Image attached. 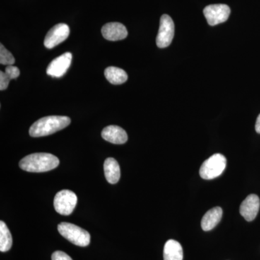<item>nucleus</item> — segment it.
Returning <instances> with one entry per match:
<instances>
[{
	"mask_svg": "<svg viewBox=\"0 0 260 260\" xmlns=\"http://www.w3.org/2000/svg\"><path fill=\"white\" fill-rule=\"evenodd\" d=\"M59 160L50 153H32L24 157L20 161V169L26 172L42 173L49 172L59 166Z\"/></svg>",
	"mask_w": 260,
	"mask_h": 260,
	"instance_id": "1",
	"label": "nucleus"
},
{
	"mask_svg": "<svg viewBox=\"0 0 260 260\" xmlns=\"http://www.w3.org/2000/svg\"><path fill=\"white\" fill-rule=\"evenodd\" d=\"M71 122V119L64 116H49L36 121L29 130L32 138H40L54 134L59 130L64 129Z\"/></svg>",
	"mask_w": 260,
	"mask_h": 260,
	"instance_id": "2",
	"label": "nucleus"
},
{
	"mask_svg": "<svg viewBox=\"0 0 260 260\" xmlns=\"http://www.w3.org/2000/svg\"><path fill=\"white\" fill-rule=\"evenodd\" d=\"M57 229L63 237L75 245L84 247L90 244V234L75 224L63 222L58 225Z\"/></svg>",
	"mask_w": 260,
	"mask_h": 260,
	"instance_id": "3",
	"label": "nucleus"
},
{
	"mask_svg": "<svg viewBox=\"0 0 260 260\" xmlns=\"http://www.w3.org/2000/svg\"><path fill=\"white\" fill-rule=\"evenodd\" d=\"M226 164V158L223 155L214 154L202 164L200 169V177L207 180L215 179L223 174Z\"/></svg>",
	"mask_w": 260,
	"mask_h": 260,
	"instance_id": "4",
	"label": "nucleus"
},
{
	"mask_svg": "<svg viewBox=\"0 0 260 260\" xmlns=\"http://www.w3.org/2000/svg\"><path fill=\"white\" fill-rule=\"evenodd\" d=\"M78 203V197L73 191L64 189L56 193L54 200V206L58 213L69 215L73 213Z\"/></svg>",
	"mask_w": 260,
	"mask_h": 260,
	"instance_id": "5",
	"label": "nucleus"
},
{
	"mask_svg": "<svg viewBox=\"0 0 260 260\" xmlns=\"http://www.w3.org/2000/svg\"><path fill=\"white\" fill-rule=\"evenodd\" d=\"M174 21L169 15H162L160 20L156 44L159 48H166L172 44L175 30Z\"/></svg>",
	"mask_w": 260,
	"mask_h": 260,
	"instance_id": "6",
	"label": "nucleus"
},
{
	"mask_svg": "<svg viewBox=\"0 0 260 260\" xmlns=\"http://www.w3.org/2000/svg\"><path fill=\"white\" fill-rule=\"evenodd\" d=\"M205 18L211 26L226 21L231 14V9L224 4L210 5L203 10Z\"/></svg>",
	"mask_w": 260,
	"mask_h": 260,
	"instance_id": "7",
	"label": "nucleus"
},
{
	"mask_svg": "<svg viewBox=\"0 0 260 260\" xmlns=\"http://www.w3.org/2000/svg\"><path fill=\"white\" fill-rule=\"evenodd\" d=\"M69 35L70 28L67 24H57L47 32L44 39V46L47 49H53L61 42H64Z\"/></svg>",
	"mask_w": 260,
	"mask_h": 260,
	"instance_id": "8",
	"label": "nucleus"
},
{
	"mask_svg": "<svg viewBox=\"0 0 260 260\" xmlns=\"http://www.w3.org/2000/svg\"><path fill=\"white\" fill-rule=\"evenodd\" d=\"M73 55L71 53L66 52L58 56L51 61L48 66L47 73L52 78H61L67 73L71 65Z\"/></svg>",
	"mask_w": 260,
	"mask_h": 260,
	"instance_id": "9",
	"label": "nucleus"
},
{
	"mask_svg": "<svg viewBox=\"0 0 260 260\" xmlns=\"http://www.w3.org/2000/svg\"><path fill=\"white\" fill-rule=\"evenodd\" d=\"M260 200L256 194H249L240 205L241 215L247 221L250 222L255 219L259 210Z\"/></svg>",
	"mask_w": 260,
	"mask_h": 260,
	"instance_id": "10",
	"label": "nucleus"
},
{
	"mask_svg": "<svg viewBox=\"0 0 260 260\" xmlns=\"http://www.w3.org/2000/svg\"><path fill=\"white\" fill-rule=\"evenodd\" d=\"M102 32L104 39L112 42L123 40L128 35L126 27L117 22L105 24L102 28Z\"/></svg>",
	"mask_w": 260,
	"mask_h": 260,
	"instance_id": "11",
	"label": "nucleus"
},
{
	"mask_svg": "<svg viewBox=\"0 0 260 260\" xmlns=\"http://www.w3.org/2000/svg\"><path fill=\"white\" fill-rule=\"evenodd\" d=\"M102 138L113 144L121 145L127 141L128 136L125 130L119 126L110 125L103 129Z\"/></svg>",
	"mask_w": 260,
	"mask_h": 260,
	"instance_id": "12",
	"label": "nucleus"
},
{
	"mask_svg": "<svg viewBox=\"0 0 260 260\" xmlns=\"http://www.w3.org/2000/svg\"><path fill=\"white\" fill-rule=\"evenodd\" d=\"M223 216V210L220 207H215L205 214L201 221V226L205 232H209L219 223Z\"/></svg>",
	"mask_w": 260,
	"mask_h": 260,
	"instance_id": "13",
	"label": "nucleus"
},
{
	"mask_svg": "<svg viewBox=\"0 0 260 260\" xmlns=\"http://www.w3.org/2000/svg\"><path fill=\"white\" fill-rule=\"evenodd\" d=\"M104 174L108 182L114 184L120 179V167L115 159L108 158L104 164Z\"/></svg>",
	"mask_w": 260,
	"mask_h": 260,
	"instance_id": "14",
	"label": "nucleus"
},
{
	"mask_svg": "<svg viewBox=\"0 0 260 260\" xmlns=\"http://www.w3.org/2000/svg\"><path fill=\"white\" fill-rule=\"evenodd\" d=\"M182 246L180 243L174 239H170L166 242L164 249V260H183Z\"/></svg>",
	"mask_w": 260,
	"mask_h": 260,
	"instance_id": "15",
	"label": "nucleus"
},
{
	"mask_svg": "<svg viewBox=\"0 0 260 260\" xmlns=\"http://www.w3.org/2000/svg\"><path fill=\"white\" fill-rule=\"evenodd\" d=\"M106 78L113 85H121L127 80V74L124 70L116 67H109L104 72Z\"/></svg>",
	"mask_w": 260,
	"mask_h": 260,
	"instance_id": "16",
	"label": "nucleus"
},
{
	"mask_svg": "<svg viewBox=\"0 0 260 260\" xmlns=\"http://www.w3.org/2000/svg\"><path fill=\"white\" fill-rule=\"evenodd\" d=\"M13 245V238L6 224L0 221V251L2 252L9 251Z\"/></svg>",
	"mask_w": 260,
	"mask_h": 260,
	"instance_id": "17",
	"label": "nucleus"
},
{
	"mask_svg": "<svg viewBox=\"0 0 260 260\" xmlns=\"http://www.w3.org/2000/svg\"><path fill=\"white\" fill-rule=\"evenodd\" d=\"M15 61V57L13 54L10 52L3 45L0 44V63L3 65H13Z\"/></svg>",
	"mask_w": 260,
	"mask_h": 260,
	"instance_id": "18",
	"label": "nucleus"
},
{
	"mask_svg": "<svg viewBox=\"0 0 260 260\" xmlns=\"http://www.w3.org/2000/svg\"><path fill=\"white\" fill-rule=\"evenodd\" d=\"M5 74L9 77L10 80L16 79L20 75V70L17 67L13 65H8L5 70Z\"/></svg>",
	"mask_w": 260,
	"mask_h": 260,
	"instance_id": "19",
	"label": "nucleus"
},
{
	"mask_svg": "<svg viewBox=\"0 0 260 260\" xmlns=\"http://www.w3.org/2000/svg\"><path fill=\"white\" fill-rule=\"evenodd\" d=\"M9 77L5 74V72H0V90H4L8 88L10 81Z\"/></svg>",
	"mask_w": 260,
	"mask_h": 260,
	"instance_id": "20",
	"label": "nucleus"
},
{
	"mask_svg": "<svg viewBox=\"0 0 260 260\" xmlns=\"http://www.w3.org/2000/svg\"><path fill=\"white\" fill-rule=\"evenodd\" d=\"M51 260H73V259L64 251H56L51 255Z\"/></svg>",
	"mask_w": 260,
	"mask_h": 260,
	"instance_id": "21",
	"label": "nucleus"
},
{
	"mask_svg": "<svg viewBox=\"0 0 260 260\" xmlns=\"http://www.w3.org/2000/svg\"><path fill=\"white\" fill-rule=\"evenodd\" d=\"M255 130L256 133L260 134V114L258 116L257 119H256Z\"/></svg>",
	"mask_w": 260,
	"mask_h": 260,
	"instance_id": "22",
	"label": "nucleus"
}]
</instances>
